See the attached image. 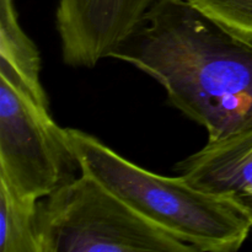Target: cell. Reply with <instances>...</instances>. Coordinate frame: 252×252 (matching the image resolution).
Returning a JSON list of instances; mask_svg holds the SVG:
<instances>
[{"instance_id":"cell-1","label":"cell","mask_w":252,"mask_h":252,"mask_svg":"<svg viewBox=\"0 0 252 252\" xmlns=\"http://www.w3.org/2000/svg\"><path fill=\"white\" fill-rule=\"evenodd\" d=\"M110 58L155 79L208 140L252 129V43L187 0H157Z\"/></svg>"},{"instance_id":"cell-2","label":"cell","mask_w":252,"mask_h":252,"mask_svg":"<svg viewBox=\"0 0 252 252\" xmlns=\"http://www.w3.org/2000/svg\"><path fill=\"white\" fill-rule=\"evenodd\" d=\"M65 132L80 172L197 251H238L251 234L250 217L234 199L201 191L181 176L148 171L83 130Z\"/></svg>"},{"instance_id":"cell-3","label":"cell","mask_w":252,"mask_h":252,"mask_svg":"<svg viewBox=\"0 0 252 252\" xmlns=\"http://www.w3.org/2000/svg\"><path fill=\"white\" fill-rule=\"evenodd\" d=\"M36 231L41 252L197 251L83 172L39 199Z\"/></svg>"},{"instance_id":"cell-4","label":"cell","mask_w":252,"mask_h":252,"mask_svg":"<svg viewBox=\"0 0 252 252\" xmlns=\"http://www.w3.org/2000/svg\"><path fill=\"white\" fill-rule=\"evenodd\" d=\"M76 155L49 108L0 75V180L39 199L76 179Z\"/></svg>"},{"instance_id":"cell-5","label":"cell","mask_w":252,"mask_h":252,"mask_svg":"<svg viewBox=\"0 0 252 252\" xmlns=\"http://www.w3.org/2000/svg\"><path fill=\"white\" fill-rule=\"evenodd\" d=\"M157 0H59L56 25L66 65L94 68L143 19Z\"/></svg>"},{"instance_id":"cell-6","label":"cell","mask_w":252,"mask_h":252,"mask_svg":"<svg viewBox=\"0 0 252 252\" xmlns=\"http://www.w3.org/2000/svg\"><path fill=\"white\" fill-rule=\"evenodd\" d=\"M176 172L201 191L234 199L252 218V129L208 140Z\"/></svg>"},{"instance_id":"cell-7","label":"cell","mask_w":252,"mask_h":252,"mask_svg":"<svg viewBox=\"0 0 252 252\" xmlns=\"http://www.w3.org/2000/svg\"><path fill=\"white\" fill-rule=\"evenodd\" d=\"M39 74V51L20 26L14 0H0V75L11 80L37 102L49 108Z\"/></svg>"},{"instance_id":"cell-8","label":"cell","mask_w":252,"mask_h":252,"mask_svg":"<svg viewBox=\"0 0 252 252\" xmlns=\"http://www.w3.org/2000/svg\"><path fill=\"white\" fill-rule=\"evenodd\" d=\"M38 201L0 180V252H41L36 231Z\"/></svg>"},{"instance_id":"cell-9","label":"cell","mask_w":252,"mask_h":252,"mask_svg":"<svg viewBox=\"0 0 252 252\" xmlns=\"http://www.w3.org/2000/svg\"><path fill=\"white\" fill-rule=\"evenodd\" d=\"M228 31L252 43V0H187Z\"/></svg>"},{"instance_id":"cell-10","label":"cell","mask_w":252,"mask_h":252,"mask_svg":"<svg viewBox=\"0 0 252 252\" xmlns=\"http://www.w3.org/2000/svg\"><path fill=\"white\" fill-rule=\"evenodd\" d=\"M251 234H252V218H251Z\"/></svg>"}]
</instances>
